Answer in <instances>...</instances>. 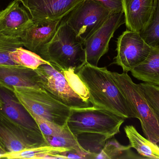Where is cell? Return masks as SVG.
Listing matches in <instances>:
<instances>
[{"instance_id":"obj_1","label":"cell","mask_w":159,"mask_h":159,"mask_svg":"<svg viewBox=\"0 0 159 159\" xmlns=\"http://www.w3.org/2000/svg\"><path fill=\"white\" fill-rule=\"evenodd\" d=\"M76 74L87 88L92 105L124 119L136 118L106 67H99L86 63Z\"/></svg>"},{"instance_id":"obj_2","label":"cell","mask_w":159,"mask_h":159,"mask_svg":"<svg viewBox=\"0 0 159 159\" xmlns=\"http://www.w3.org/2000/svg\"><path fill=\"white\" fill-rule=\"evenodd\" d=\"M44 89L56 100L71 108L91 106L87 88L73 70L62 71L51 63L35 70Z\"/></svg>"},{"instance_id":"obj_3","label":"cell","mask_w":159,"mask_h":159,"mask_svg":"<svg viewBox=\"0 0 159 159\" xmlns=\"http://www.w3.org/2000/svg\"><path fill=\"white\" fill-rule=\"evenodd\" d=\"M38 55L62 71L73 70L76 73L87 63L83 43L63 19L51 41Z\"/></svg>"},{"instance_id":"obj_4","label":"cell","mask_w":159,"mask_h":159,"mask_svg":"<svg viewBox=\"0 0 159 159\" xmlns=\"http://www.w3.org/2000/svg\"><path fill=\"white\" fill-rule=\"evenodd\" d=\"M124 119L109 111L91 105L71 108L67 125L72 133L77 136L81 133H94L108 140L119 133Z\"/></svg>"},{"instance_id":"obj_5","label":"cell","mask_w":159,"mask_h":159,"mask_svg":"<svg viewBox=\"0 0 159 159\" xmlns=\"http://www.w3.org/2000/svg\"><path fill=\"white\" fill-rule=\"evenodd\" d=\"M14 96L29 114H33L64 127L71 108L52 97L43 89L14 87Z\"/></svg>"},{"instance_id":"obj_6","label":"cell","mask_w":159,"mask_h":159,"mask_svg":"<svg viewBox=\"0 0 159 159\" xmlns=\"http://www.w3.org/2000/svg\"><path fill=\"white\" fill-rule=\"evenodd\" d=\"M114 82L125 97L141 122L146 138L154 143H159V126L157 118L138 86L126 72H110Z\"/></svg>"},{"instance_id":"obj_7","label":"cell","mask_w":159,"mask_h":159,"mask_svg":"<svg viewBox=\"0 0 159 159\" xmlns=\"http://www.w3.org/2000/svg\"><path fill=\"white\" fill-rule=\"evenodd\" d=\"M111 14L99 2L85 0L62 19L84 45Z\"/></svg>"},{"instance_id":"obj_8","label":"cell","mask_w":159,"mask_h":159,"mask_svg":"<svg viewBox=\"0 0 159 159\" xmlns=\"http://www.w3.org/2000/svg\"><path fill=\"white\" fill-rule=\"evenodd\" d=\"M151 47L139 32L127 30L117 39V56L113 63L128 73L143 63L148 57Z\"/></svg>"},{"instance_id":"obj_9","label":"cell","mask_w":159,"mask_h":159,"mask_svg":"<svg viewBox=\"0 0 159 159\" xmlns=\"http://www.w3.org/2000/svg\"><path fill=\"white\" fill-rule=\"evenodd\" d=\"M0 138L7 152H16L48 145L41 132L26 129L8 118L0 110Z\"/></svg>"},{"instance_id":"obj_10","label":"cell","mask_w":159,"mask_h":159,"mask_svg":"<svg viewBox=\"0 0 159 159\" xmlns=\"http://www.w3.org/2000/svg\"><path fill=\"white\" fill-rule=\"evenodd\" d=\"M125 23L123 11L111 14L103 24L84 43L87 63L98 66L101 58L108 52L109 42L115 32Z\"/></svg>"},{"instance_id":"obj_11","label":"cell","mask_w":159,"mask_h":159,"mask_svg":"<svg viewBox=\"0 0 159 159\" xmlns=\"http://www.w3.org/2000/svg\"><path fill=\"white\" fill-rule=\"evenodd\" d=\"M34 21L61 20L85 0H19Z\"/></svg>"},{"instance_id":"obj_12","label":"cell","mask_w":159,"mask_h":159,"mask_svg":"<svg viewBox=\"0 0 159 159\" xmlns=\"http://www.w3.org/2000/svg\"><path fill=\"white\" fill-rule=\"evenodd\" d=\"M19 0H14L0 11V33L20 38L22 34L34 23L25 8L20 6Z\"/></svg>"},{"instance_id":"obj_13","label":"cell","mask_w":159,"mask_h":159,"mask_svg":"<svg viewBox=\"0 0 159 159\" xmlns=\"http://www.w3.org/2000/svg\"><path fill=\"white\" fill-rule=\"evenodd\" d=\"M14 87L43 89L35 70L16 64L0 65V87L12 92Z\"/></svg>"},{"instance_id":"obj_14","label":"cell","mask_w":159,"mask_h":159,"mask_svg":"<svg viewBox=\"0 0 159 159\" xmlns=\"http://www.w3.org/2000/svg\"><path fill=\"white\" fill-rule=\"evenodd\" d=\"M61 20L34 21L20 36L23 46L39 55L54 37Z\"/></svg>"},{"instance_id":"obj_15","label":"cell","mask_w":159,"mask_h":159,"mask_svg":"<svg viewBox=\"0 0 159 159\" xmlns=\"http://www.w3.org/2000/svg\"><path fill=\"white\" fill-rule=\"evenodd\" d=\"M155 4V0H123L127 29L140 33L149 21Z\"/></svg>"},{"instance_id":"obj_16","label":"cell","mask_w":159,"mask_h":159,"mask_svg":"<svg viewBox=\"0 0 159 159\" xmlns=\"http://www.w3.org/2000/svg\"><path fill=\"white\" fill-rule=\"evenodd\" d=\"M0 96L3 103L1 110L7 117L26 129L41 132L34 119L17 99L2 87Z\"/></svg>"},{"instance_id":"obj_17","label":"cell","mask_w":159,"mask_h":159,"mask_svg":"<svg viewBox=\"0 0 159 159\" xmlns=\"http://www.w3.org/2000/svg\"><path fill=\"white\" fill-rule=\"evenodd\" d=\"M131 72L138 80L159 87V46L151 47L145 60Z\"/></svg>"},{"instance_id":"obj_18","label":"cell","mask_w":159,"mask_h":159,"mask_svg":"<svg viewBox=\"0 0 159 159\" xmlns=\"http://www.w3.org/2000/svg\"><path fill=\"white\" fill-rule=\"evenodd\" d=\"M124 131L132 148L145 158L159 159V146L143 137L133 126H126Z\"/></svg>"},{"instance_id":"obj_19","label":"cell","mask_w":159,"mask_h":159,"mask_svg":"<svg viewBox=\"0 0 159 159\" xmlns=\"http://www.w3.org/2000/svg\"><path fill=\"white\" fill-rule=\"evenodd\" d=\"M70 148L55 147L49 145L42 146L24 149L16 152H7L3 158L13 159H60V155L71 150Z\"/></svg>"},{"instance_id":"obj_20","label":"cell","mask_w":159,"mask_h":159,"mask_svg":"<svg viewBox=\"0 0 159 159\" xmlns=\"http://www.w3.org/2000/svg\"><path fill=\"white\" fill-rule=\"evenodd\" d=\"M12 61L16 64L27 67L33 70H36L42 64H50V63L41 58L39 55L29 49L18 48L9 54Z\"/></svg>"},{"instance_id":"obj_21","label":"cell","mask_w":159,"mask_h":159,"mask_svg":"<svg viewBox=\"0 0 159 159\" xmlns=\"http://www.w3.org/2000/svg\"><path fill=\"white\" fill-rule=\"evenodd\" d=\"M130 146L120 144L115 138L108 139L103 148L97 155L96 159H133L138 158L134 157L130 151Z\"/></svg>"},{"instance_id":"obj_22","label":"cell","mask_w":159,"mask_h":159,"mask_svg":"<svg viewBox=\"0 0 159 159\" xmlns=\"http://www.w3.org/2000/svg\"><path fill=\"white\" fill-rule=\"evenodd\" d=\"M139 33L151 47L159 46V0H155V7L149 21Z\"/></svg>"},{"instance_id":"obj_23","label":"cell","mask_w":159,"mask_h":159,"mask_svg":"<svg viewBox=\"0 0 159 159\" xmlns=\"http://www.w3.org/2000/svg\"><path fill=\"white\" fill-rule=\"evenodd\" d=\"M45 139L48 144L51 146L87 151L80 145L77 135L72 133L67 124L61 134L56 136H48L45 137Z\"/></svg>"},{"instance_id":"obj_24","label":"cell","mask_w":159,"mask_h":159,"mask_svg":"<svg viewBox=\"0 0 159 159\" xmlns=\"http://www.w3.org/2000/svg\"><path fill=\"white\" fill-rule=\"evenodd\" d=\"M23 46L20 38L0 33V65L16 64L10 58L9 54L16 49Z\"/></svg>"},{"instance_id":"obj_25","label":"cell","mask_w":159,"mask_h":159,"mask_svg":"<svg viewBox=\"0 0 159 159\" xmlns=\"http://www.w3.org/2000/svg\"><path fill=\"white\" fill-rule=\"evenodd\" d=\"M77 138L80 144L85 150L95 155L96 157L103 148L107 140L104 136L100 134L90 133L78 134Z\"/></svg>"},{"instance_id":"obj_26","label":"cell","mask_w":159,"mask_h":159,"mask_svg":"<svg viewBox=\"0 0 159 159\" xmlns=\"http://www.w3.org/2000/svg\"><path fill=\"white\" fill-rule=\"evenodd\" d=\"M141 91L152 108L159 126V87L149 83L138 84Z\"/></svg>"},{"instance_id":"obj_27","label":"cell","mask_w":159,"mask_h":159,"mask_svg":"<svg viewBox=\"0 0 159 159\" xmlns=\"http://www.w3.org/2000/svg\"><path fill=\"white\" fill-rule=\"evenodd\" d=\"M30 114L36 122L44 138L48 136H56L61 134L67 125L62 127L37 115Z\"/></svg>"},{"instance_id":"obj_28","label":"cell","mask_w":159,"mask_h":159,"mask_svg":"<svg viewBox=\"0 0 159 159\" xmlns=\"http://www.w3.org/2000/svg\"><path fill=\"white\" fill-rule=\"evenodd\" d=\"M99 2L111 13L123 11V0H95Z\"/></svg>"},{"instance_id":"obj_29","label":"cell","mask_w":159,"mask_h":159,"mask_svg":"<svg viewBox=\"0 0 159 159\" xmlns=\"http://www.w3.org/2000/svg\"><path fill=\"white\" fill-rule=\"evenodd\" d=\"M7 153V151L6 148L3 143L2 141L0 138V158H3V156Z\"/></svg>"},{"instance_id":"obj_30","label":"cell","mask_w":159,"mask_h":159,"mask_svg":"<svg viewBox=\"0 0 159 159\" xmlns=\"http://www.w3.org/2000/svg\"><path fill=\"white\" fill-rule=\"evenodd\" d=\"M2 99H1V96H0V110L2 109Z\"/></svg>"},{"instance_id":"obj_31","label":"cell","mask_w":159,"mask_h":159,"mask_svg":"<svg viewBox=\"0 0 159 159\" xmlns=\"http://www.w3.org/2000/svg\"><path fill=\"white\" fill-rule=\"evenodd\" d=\"M157 144H158V145L159 146V143H158Z\"/></svg>"}]
</instances>
